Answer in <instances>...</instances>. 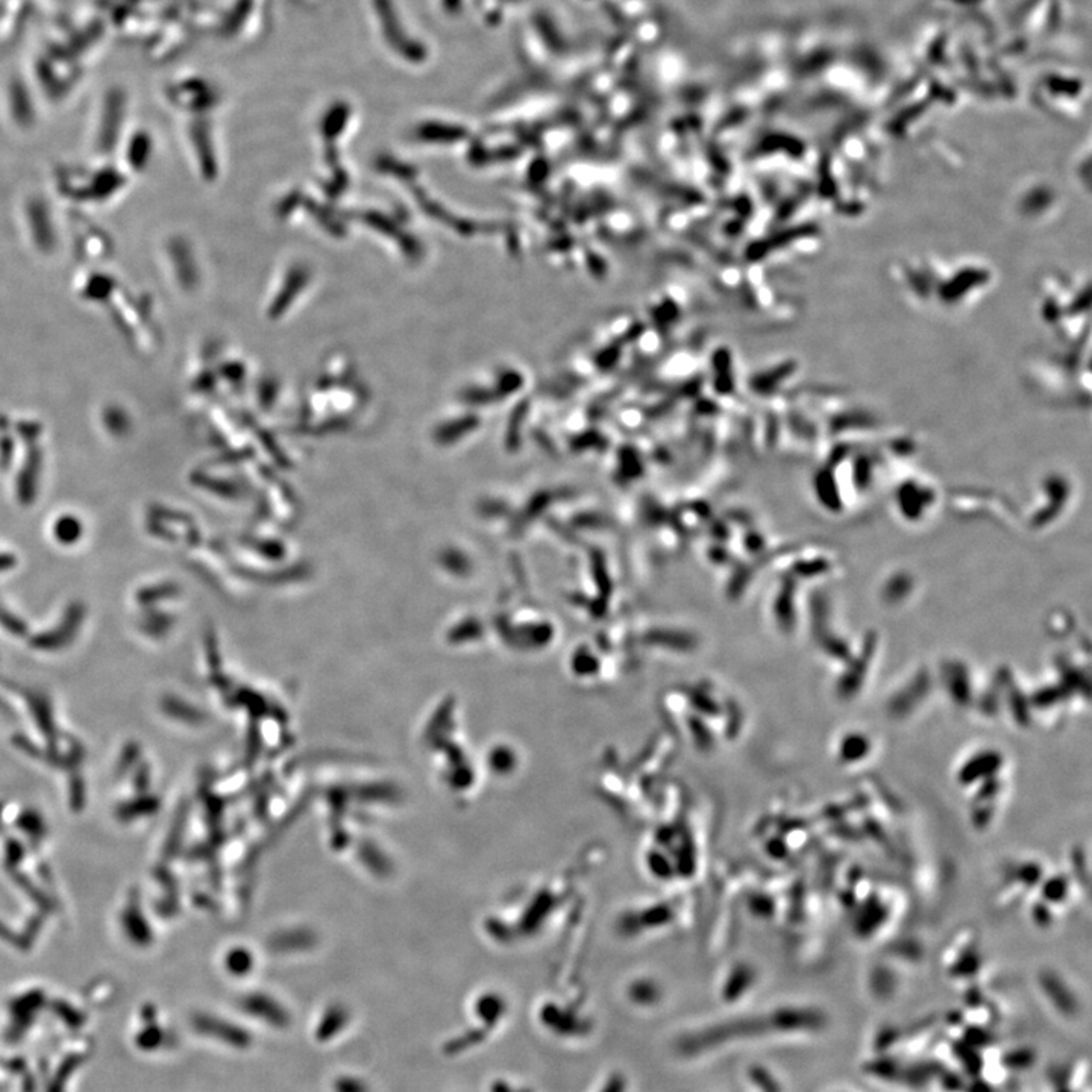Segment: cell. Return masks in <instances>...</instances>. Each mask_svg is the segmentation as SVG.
Listing matches in <instances>:
<instances>
[{"label":"cell","instance_id":"4","mask_svg":"<svg viewBox=\"0 0 1092 1092\" xmlns=\"http://www.w3.org/2000/svg\"><path fill=\"white\" fill-rule=\"evenodd\" d=\"M621 472L631 480L639 477L640 472H642V463H640V459L633 449L627 448L621 453Z\"/></svg>","mask_w":1092,"mask_h":1092},{"label":"cell","instance_id":"1","mask_svg":"<svg viewBox=\"0 0 1092 1092\" xmlns=\"http://www.w3.org/2000/svg\"><path fill=\"white\" fill-rule=\"evenodd\" d=\"M647 640L650 644L663 645V647L676 648V650H689L695 644L694 636L691 634L673 631V629H654L652 633L647 634Z\"/></svg>","mask_w":1092,"mask_h":1092},{"label":"cell","instance_id":"3","mask_svg":"<svg viewBox=\"0 0 1092 1092\" xmlns=\"http://www.w3.org/2000/svg\"><path fill=\"white\" fill-rule=\"evenodd\" d=\"M522 637H524L529 644L532 645H545L550 642L553 637V629L546 624L540 626H530L522 629Z\"/></svg>","mask_w":1092,"mask_h":1092},{"label":"cell","instance_id":"5","mask_svg":"<svg viewBox=\"0 0 1092 1092\" xmlns=\"http://www.w3.org/2000/svg\"><path fill=\"white\" fill-rule=\"evenodd\" d=\"M574 666H576V670L587 673V671L597 670L598 662L597 658H593L587 650H580L574 658Z\"/></svg>","mask_w":1092,"mask_h":1092},{"label":"cell","instance_id":"2","mask_svg":"<svg viewBox=\"0 0 1092 1092\" xmlns=\"http://www.w3.org/2000/svg\"><path fill=\"white\" fill-rule=\"evenodd\" d=\"M728 365H730V362L727 360V355H715V370L718 372L715 388H717V391L721 392V393H728V392L731 391L730 372L727 370L730 369V366Z\"/></svg>","mask_w":1092,"mask_h":1092}]
</instances>
